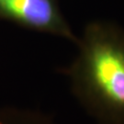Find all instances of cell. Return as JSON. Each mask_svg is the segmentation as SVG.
Instances as JSON below:
<instances>
[{
    "label": "cell",
    "mask_w": 124,
    "mask_h": 124,
    "mask_svg": "<svg viewBox=\"0 0 124 124\" xmlns=\"http://www.w3.org/2000/svg\"><path fill=\"white\" fill-rule=\"evenodd\" d=\"M71 94L94 124H124V33L89 27L79 53L60 71Z\"/></svg>",
    "instance_id": "cell-1"
},
{
    "label": "cell",
    "mask_w": 124,
    "mask_h": 124,
    "mask_svg": "<svg viewBox=\"0 0 124 124\" xmlns=\"http://www.w3.org/2000/svg\"><path fill=\"white\" fill-rule=\"evenodd\" d=\"M0 11L23 25L75 40L52 0H0Z\"/></svg>",
    "instance_id": "cell-2"
},
{
    "label": "cell",
    "mask_w": 124,
    "mask_h": 124,
    "mask_svg": "<svg viewBox=\"0 0 124 124\" xmlns=\"http://www.w3.org/2000/svg\"><path fill=\"white\" fill-rule=\"evenodd\" d=\"M0 124H55L42 113L29 109H9L0 118Z\"/></svg>",
    "instance_id": "cell-3"
}]
</instances>
